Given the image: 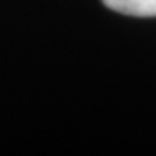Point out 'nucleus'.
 I'll use <instances>...</instances> for the list:
<instances>
[{"mask_svg":"<svg viewBox=\"0 0 156 156\" xmlns=\"http://www.w3.org/2000/svg\"><path fill=\"white\" fill-rule=\"evenodd\" d=\"M110 10L127 16L137 18H154L156 0H102Z\"/></svg>","mask_w":156,"mask_h":156,"instance_id":"f257e3e1","label":"nucleus"}]
</instances>
